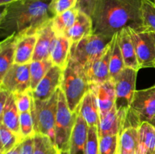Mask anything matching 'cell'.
Returning a JSON list of instances; mask_svg holds the SVG:
<instances>
[{"label":"cell","instance_id":"obj_1","mask_svg":"<svg viewBox=\"0 0 155 154\" xmlns=\"http://www.w3.org/2000/svg\"><path fill=\"white\" fill-rule=\"evenodd\" d=\"M51 0H18L2 6L0 30L2 36H19L37 32L53 18L49 11Z\"/></svg>","mask_w":155,"mask_h":154},{"label":"cell","instance_id":"obj_2","mask_svg":"<svg viewBox=\"0 0 155 154\" xmlns=\"http://www.w3.org/2000/svg\"><path fill=\"white\" fill-rule=\"evenodd\" d=\"M92 19L93 33L110 39L124 28L140 29L141 0H99Z\"/></svg>","mask_w":155,"mask_h":154},{"label":"cell","instance_id":"obj_3","mask_svg":"<svg viewBox=\"0 0 155 154\" xmlns=\"http://www.w3.org/2000/svg\"><path fill=\"white\" fill-rule=\"evenodd\" d=\"M61 89L64 95L71 111L76 112L86 94L90 90L84 68L69 58L63 70Z\"/></svg>","mask_w":155,"mask_h":154},{"label":"cell","instance_id":"obj_4","mask_svg":"<svg viewBox=\"0 0 155 154\" xmlns=\"http://www.w3.org/2000/svg\"><path fill=\"white\" fill-rule=\"evenodd\" d=\"M78 110L76 112L71 111L64 95L60 88L54 127V144L61 154L69 153L71 137L75 125Z\"/></svg>","mask_w":155,"mask_h":154},{"label":"cell","instance_id":"obj_5","mask_svg":"<svg viewBox=\"0 0 155 154\" xmlns=\"http://www.w3.org/2000/svg\"><path fill=\"white\" fill-rule=\"evenodd\" d=\"M112 39L92 33L71 45L70 58L84 69L102 55Z\"/></svg>","mask_w":155,"mask_h":154},{"label":"cell","instance_id":"obj_6","mask_svg":"<svg viewBox=\"0 0 155 154\" xmlns=\"http://www.w3.org/2000/svg\"><path fill=\"white\" fill-rule=\"evenodd\" d=\"M59 88L49 99L46 101H36L33 98V107L31 110L36 133L47 136L54 143L55 140L54 127L57 115Z\"/></svg>","mask_w":155,"mask_h":154},{"label":"cell","instance_id":"obj_7","mask_svg":"<svg viewBox=\"0 0 155 154\" xmlns=\"http://www.w3.org/2000/svg\"><path fill=\"white\" fill-rule=\"evenodd\" d=\"M154 117L155 85L148 88L136 90L127 113L125 128L139 127L142 122H150Z\"/></svg>","mask_w":155,"mask_h":154},{"label":"cell","instance_id":"obj_8","mask_svg":"<svg viewBox=\"0 0 155 154\" xmlns=\"http://www.w3.org/2000/svg\"><path fill=\"white\" fill-rule=\"evenodd\" d=\"M127 29L134 44L140 69L155 68V33L142 28Z\"/></svg>","mask_w":155,"mask_h":154},{"label":"cell","instance_id":"obj_9","mask_svg":"<svg viewBox=\"0 0 155 154\" xmlns=\"http://www.w3.org/2000/svg\"><path fill=\"white\" fill-rule=\"evenodd\" d=\"M138 71L133 68L125 67L114 81L116 91V106L117 110H129L136 92Z\"/></svg>","mask_w":155,"mask_h":154},{"label":"cell","instance_id":"obj_10","mask_svg":"<svg viewBox=\"0 0 155 154\" xmlns=\"http://www.w3.org/2000/svg\"><path fill=\"white\" fill-rule=\"evenodd\" d=\"M0 88L12 94L21 93L30 89V63H14L0 79Z\"/></svg>","mask_w":155,"mask_h":154},{"label":"cell","instance_id":"obj_11","mask_svg":"<svg viewBox=\"0 0 155 154\" xmlns=\"http://www.w3.org/2000/svg\"><path fill=\"white\" fill-rule=\"evenodd\" d=\"M63 70L59 66L53 65L36 88L32 91L33 99L40 101L49 99L61 87Z\"/></svg>","mask_w":155,"mask_h":154},{"label":"cell","instance_id":"obj_12","mask_svg":"<svg viewBox=\"0 0 155 154\" xmlns=\"http://www.w3.org/2000/svg\"><path fill=\"white\" fill-rule=\"evenodd\" d=\"M57 38L58 34L53 27L51 19H50L37 30V41L33 60L50 59Z\"/></svg>","mask_w":155,"mask_h":154},{"label":"cell","instance_id":"obj_13","mask_svg":"<svg viewBox=\"0 0 155 154\" xmlns=\"http://www.w3.org/2000/svg\"><path fill=\"white\" fill-rule=\"evenodd\" d=\"M112 44L113 40L111 39L102 55L95 60L90 66L84 69L90 85L98 84L111 80L110 75V59Z\"/></svg>","mask_w":155,"mask_h":154},{"label":"cell","instance_id":"obj_14","mask_svg":"<svg viewBox=\"0 0 155 154\" xmlns=\"http://www.w3.org/2000/svg\"><path fill=\"white\" fill-rule=\"evenodd\" d=\"M127 113V109L117 110L114 106L110 111L101 119L98 127V137L120 134L125 128Z\"/></svg>","mask_w":155,"mask_h":154},{"label":"cell","instance_id":"obj_15","mask_svg":"<svg viewBox=\"0 0 155 154\" xmlns=\"http://www.w3.org/2000/svg\"><path fill=\"white\" fill-rule=\"evenodd\" d=\"M90 90L98 101L100 118L102 119L116 104V91L114 82L112 80L98 84H91Z\"/></svg>","mask_w":155,"mask_h":154},{"label":"cell","instance_id":"obj_16","mask_svg":"<svg viewBox=\"0 0 155 154\" xmlns=\"http://www.w3.org/2000/svg\"><path fill=\"white\" fill-rule=\"evenodd\" d=\"M37 41V32L18 36L15 63L29 64L32 62Z\"/></svg>","mask_w":155,"mask_h":154},{"label":"cell","instance_id":"obj_17","mask_svg":"<svg viewBox=\"0 0 155 154\" xmlns=\"http://www.w3.org/2000/svg\"><path fill=\"white\" fill-rule=\"evenodd\" d=\"M88 130L89 125L78 112L75 125L71 137L68 154H85V148L88 138Z\"/></svg>","mask_w":155,"mask_h":154},{"label":"cell","instance_id":"obj_18","mask_svg":"<svg viewBox=\"0 0 155 154\" xmlns=\"http://www.w3.org/2000/svg\"><path fill=\"white\" fill-rule=\"evenodd\" d=\"M78 112L84 119L89 127H98L101 121L98 101L93 92L89 90L78 107Z\"/></svg>","mask_w":155,"mask_h":154},{"label":"cell","instance_id":"obj_19","mask_svg":"<svg viewBox=\"0 0 155 154\" xmlns=\"http://www.w3.org/2000/svg\"><path fill=\"white\" fill-rule=\"evenodd\" d=\"M118 42L126 67L133 68L139 71L140 69V66L138 62L134 44L127 27L122 29L120 31L118 32Z\"/></svg>","mask_w":155,"mask_h":154},{"label":"cell","instance_id":"obj_20","mask_svg":"<svg viewBox=\"0 0 155 154\" xmlns=\"http://www.w3.org/2000/svg\"><path fill=\"white\" fill-rule=\"evenodd\" d=\"M93 33L92 19L83 12H78L74 25L64 33L72 44L80 42L81 39Z\"/></svg>","mask_w":155,"mask_h":154},{"label":"cell","instance_id":"obj_21","mask_svg":"<svg viewBox=\"0 0 155 154\" xmlns=\"http://www.w3.org/2000/svg\"><path fill=\"white\" fill-rule=\"evenodd\" d=\"M18 36H8L0 43V79L15 63Z\"/></svg>","mask_w":155,"mask_h":154},{"label":"cell","instance_id":"obj_22","mask_svg":"<svg viewBox=\"0 0 155 154\" xmlns=\"http://www.w3.org/2000/svg\"><path fill=\"white\" fill-rule=\"evenodd\" d=\"M72 42L64 35H58L54 46L51 51V60L53 64L59 66L62 69L68 65L70 58Z\"/></svg>","mask_w":155,"mask_h":154},{"label":"cell","instance_id":"obj_23","mask_svg":"<svg viewBox=\"0 0 155 154\" xmlns=\"http://www.w3.org/2000/svg\"><path fill=\"white\" fill-rule=\"evenodd\" d=\"M139 146L138 127L127 126L119 135L118 154H137Z\"/></svg>","mask_w":155,"mask_h":154},{"label":"cell","instance_id":"obj_24","mask_svg":"<svg viewBox=\"0 0 155 154\" xmlns=\"http://www.w3.org/2000/svg\"><path fill=\"white\" fill-rule=\"evenodd\" d=\"M139 146L137 154H155V127L144 122L138 127Z\"/></svg>","mask_w":155,"mask_h":154},{"label":"cell","instance_id":"obj_25","mask_svg":"<svg viewBox=\"0 0 155 154\" xmlns=\"http://www.w3.org/2000/svg\"><path fill=\"white\" fill-rule=\"evenodd\" d=\"M0 123L16 134H20V113L15 103L13 94H11L4 110L0 114Z\"/></svg>","mask_w":155,"mask_h":154},{"label":"cell","instance_id":"obj_26","mask_svg":"<svg viewBox=\"0 0 155 154\" xmlns=\"http://www.w3.org/2000/svg\"><path fill=\"white\" fill-rule=\"evenodd\" d=\"M112 40L113 44L110 59V79L114 82L126 66L118 42V33L113 36Z\"/></svg>","mask_w":155,"mask_h":154},{"label":"cell","instance_id":"obj_27","mask_svg":"<svg viewBox=\"0 0 155 154\" xmlns=\"http://www.w3.org/2000/svg\"><path fill=\"white\" fill-rule=\"evenodd\" d=\"M78 12L79 11L76 8H74L60 14L55 15L51 18L53 27L58 35H64V33L74 25Z\"/></svg>","mask_w":155,"mask_h":154},{"label":"cell","instance_id":"obj_28","mask_svg":"<svg viewBox=\"0 0 155 154\" xmlns=\"http://www.w3.org/2000/svg\"><path fill=\"white\" fill-rule=\"evenodd\" d=\"M51 59L42 60H33L30 63V89L33 91L39 82L42 79L50 68L53 66Z\"/></svg>","mask_w":155,"mask_h":154},{"label":"cell","instance_id":"obj_29","mask_svg":"<svg viewBox=\"0 0 155 154\" xmlns=\"http://www.w3.org/2000/svg\"><path fill=\"white\" fill-rule=\"evenodd\" d=\"M142 28L155 33V2L152 0H141Z\"/></svg>","mask_w":155,"mask_h":154},{"label":"cell","instance_id":"obj_30","mask_svg":"<svg viewBox=\"0 0 155 154\" xmlns=\"http://www.w3.org/2000/svg\"><path fill=\"white\" fill-rule=\"evenodd\" d=\"M23 140L24 139L19 134L12 131L2 123H0V154H5L12 150Z\"/></svg>","mask_w":155,"mask_h":154},{"label":"cell","instance_id":"obj_31","mask_svg":"<svg viewBox=\"0 0 155 154\" xmlns=\"http://www.w3.org/2000/svg\"><path fill=\"white\" fill-rule=\"evenodd\" d=\"M34 138V154H61L51 139L43 134L36 133Z\"/></svg>","mask_w":155,"mask_h":154},{"label":"cell","instance_id":"obj_32","mask_svg":"<svg viewBox=\"0 0 155 154\" xmlns=\"http://www.w3.org/2000/svg\"><path fill=\"white\" fill-rule=\"evenodd\" d=\"M36 134L31 111L20 113V134L22 139L33 137Z\"/></svg>","mask_w":155,"mask_h":154},{"label":"cell","instance_id":"obj_33","mask_svg":"<svg viewBox=\"0 0 155 154\" xmlns=\"http://www.w3.org/2000/svg\"><path fill=\"white\" fill-rule=\"evenodd\" d=\"M119 135H105L99 137L100 154H118Z\"/></svg>","mask_w":155,"mask_h":154},{"label":"cell","instance_id":"obj_34","mask_svg":"<svg viewBox=\"0 0 155 154\" xmlns=\"http://www.w3.org/2000/svg\"><path fill=\"white\" fill-rule=\"evenodd\" d=\"M85 154H100L99 137L98 127L90 126L88 130V138L85 148Z\"/></svg>","mask_w":155,"mask_h":154},{"label":"cell","instance_id":"obj_35","mask_svg":"<svg viewBox=\"0 0 155 154\" xmlns=\"http://www.w3.org/2000/svg\"><path fill=\"white\" fill-rule=\"evenodd\" d=\"M13 95L15 97L17 107H18L20 113L31 111L33 101L31 90L21 92V93L13 94Z\"/></svg>","mask_w":155,"mask_h":154},{"label":"cell","instance_id":"obj_36","mask_svg":"<svg viewBox=\"0 0 155 154\" xmlns=\"http://www.w3.org/2000/svg\"><path fill=\"white\" fill-rule=\"evenodd\" d=\"M77 2V0H51L49 5V11L53 16H55L76 8Z\"/></svg>","mask_w":155,"mask_h":154},{"label":"cell","instance_id":"obj_37","mask_svg":"<svg viewBox=\"0 0 155 154\" xmlns=\"http://www.w3.org/2000/svg\"><path fill=\"white\" fill-rule=\"evenodd\" d=\"M99 0H77L76 8L92 18Z\"/></svg>","mask_w":155,"mask_h":154},{"label":"cell","instance_id":"obj_38","mask_svg":"<svg viewBox=\"0 0 155 154\" xmlns=\"http://www.w3.org/2000/svg\"><path fill=\"white\" fill-rule=\"evenodd\" d=\"M21 154H34V138L33 137H27L23 140Z\"/></svg>","mask_w":155,"mask_h":154},{"label":"cell","instance_id":"obj_39","mask_svg":"<svg viewBox=\"0 0 155 154\" xmlns=\"http://www.w3.org/2000/svg\"><path fill=\"white\" fill-rule=\"evenodd\" d=\"M11 94L12 93H10L8 91L5 90V89L0 88V114L4 110L5 104L7 103L8 100Z\"/></svg>","mask_w":155,"mask_h":154},{"label":"cell","instance_id":"obj_40","mask_svg":"<svg viewBox=\"0 0 155 154\" xmlns=\"http://www.w3.org/2000/svg\"><path fill=\"white\" fill-rule=\"evenodd\" d=\"M23 141V140H22ZM22 141L20 142L15 148L12 149V150L8 151V152L5 154H21V149H22Z\"/></svg>","mask_w":155,"mask_h":154},{"label":"cell","instance_id":"obj_41","mask_svg":"<svg viewBox=\"0 0 155 154\" xmlns=\"http://www.w3.org/2000/svg\"><path fill=\"white\" fill-rule=\"evenodd\" d=\"M16 1H18V0H0V5L2 7V6H5L6 5H8Z\"/></svg>","mask_w":155,"mask_h":154},{"label":"cell","instance_id":"obj_42","mask_svg":"<svg viewBox=\"0 0 155 154\" xmlns=\"http://www.w3.org/2000/svg\"><path fill=\"white\" fill-rule=\"evenodd\" d=\"M150 123H151L152 125H154V126L155 127V117L153 119L152 121H151V122H150Z\"/></svg>","mask_w":155,"mask_h":154},{"label":"cell","instance_id":"obj_43","mask_svg":"<svg viewBox=\"0 0 155 154\" xmlns=\"http://www.w3.org/2000/svg\"><path fill=\"white\" fill-rule=\"evenodd\" d=\"M152 1H153V2H155V0H152Z\"/></svg>","mask_w":155,"mask_h":154}]
</instances>
